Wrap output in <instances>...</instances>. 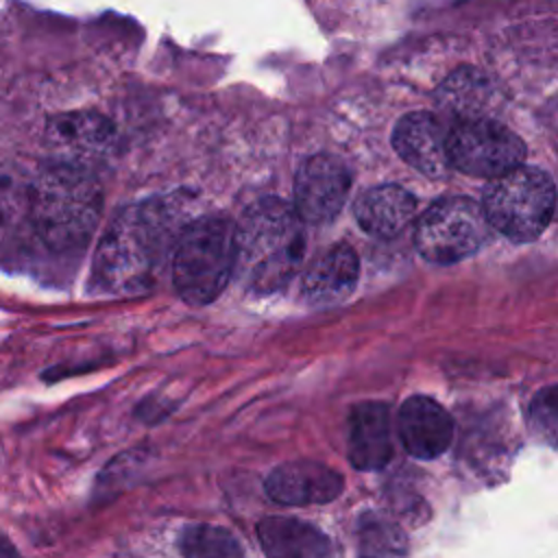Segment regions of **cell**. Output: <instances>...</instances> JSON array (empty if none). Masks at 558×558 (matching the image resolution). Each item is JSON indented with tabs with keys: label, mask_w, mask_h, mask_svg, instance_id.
I'll return each mask as SVG.
<instances>
[{
	"label": "cell",
	"mask_w": 558,
	"mask_h": 558,
	"mask_svg": "<svg viewBox=\"0 0 558 558\" xmlns=\"http://www.w3.org/2000/svg\"><path fill=\"white\" fill-rule=\"evenodd\" d=\"M177 207L166 198L144 201L124 207L102 233L96 257L94 279L109 294H140L153 288L163 262L179 240Z\"/></svg>",
	"instance_id": "1"
},
{
	"label": "cell",
	"mask_w": 558,
	"mask_h": 558,
	"mask_svg": "<svg viewBox=\"0 0 558 558\" xmlns=\"http://www.w3.org/2000/svg\"><path fill=\"white\" fill-rule=\"evenodd\" d=\"M303 253V218L281 198L253 203L235 225V275L253 292L283 288L296 275Z\"/></svg>",
	"instance_id": "2"
},
{
	"label": "cell",
	"mask_w": 558,
	"mask_h": 558,
	"mask_svg": "<svg viewBox=\"0 0 558 558\" xmlns=\"http://www.w3.org/2000/svg\"><path fill=\"white\" fill-rule=\"evenodd\" d=\"M100 209L98 181L76 163L48 166L31 185V222L54 253L85 246L94 235Z\"/></svg>",
	"instance_id": "3"
},
{
	"label": "cell",
	"mask_w": 558,
	"mask_h": 558,
	"mask_svg": "<svg viewBox=\"0 0 558 558\" xmlns=\"http://www.w3.org/2000/svg\"><path fill=\"white\" fill-rule=\"evenodd\" d=\"M235 272V227L207 216L187 225L172 253V283L190 305L211 303Z\"/></svg>",
	"instance_id": "4"
},
{
	"label": "cell",
	"mask_w": 558,
	"mask_h": 558,
	"mask_svg": "<svg viewBox=\"0 0 558 558\" xmlns=\"http://www.w3.org/2000/svg\"><path fill=\"white\" fill-rule=\"evenodd\" d=\"M484 214L490 227L514 242L538 238L556 207V187L547 172L517 166L490 179L484 192Z\"/></svg>",
	"instance_id": "5"
},
{
	"label": "cell",
	"mask_w": 558,
	"mask_h": 558,
	"mask_svg": "<svg viewBox=\"0 0 558 558\" xmlns=\"http://www.w3.org/2000/svg\"><path fill=\"white\" fill-rule=\"evenodd\" d=\"M488 240V220L484 207L464 196H451L434 203L414 231L416 251L432 264H456Z\"/></svg>",
	"instance_id": "6"
},
{
	"label": "cell",
	"mask_w": 558,
	"mask_h": 558,
	"mask_svg": "<svg viewBox=\"0 0 558 558\" xmlns=\"http://www.w3.org/2000/svg\"><path fill=\"white\" fill-rule=\"evenodd\" d=\"M449 166L473 177L495 179L525 159L523 140L490 118L458 120L447 133Z\"/></svg>",
	"instance_id": "7"
},
{
	"label": "cell",
	"mask_w": 558,
	"mask_h": 558,
	"mask_svg": "<svg viewBox=\"0 0 558 558\" xmlns=\"http://www.w3.org/2000/svg\"><path fill=\"white\" fill-rule=\"evenodd\" d=\"M349 187L351 174L338 157L314 155L296 172L294 207L305 222H327L342 209Z\"/></svg>",
	"instance_id": "8"
},
{
	"label": "cell",
	"mask_w": 558,
	"mask_h": 558,
	"mask_svg": "<svg viewBox=\"0 0 558 558\" xmlns=\"http://www.w3.org/2000/svg\"><path fill=\"white\" fill-rule=\"evenodd\" d=\"M266 493L286 506L325 504L342 493V477L320 462L296 460L277 466L266 477Z\"/></svg>",
	"instance_id": "9"
},
{
	"label": "cell",
	"mask_w": 558,
	"mask_h": 558,
	"mask_svg": "<svg viewBox=\"0 0 558 558\" xmlns=\"http://www.w3.org/2000/svg\"><path fill=\"white\" fill-rule=\"evenodd\" d=\"M399 436L405 451L421 460L438 458L453 438L449 412L429 397H410L399 410Z\"/></svg>",
	"instance_id": "10"
},
{
	"label": "cell",
	"mask_w": 558,
	"mask_h": 558,
	"mask_svg": "<svg viewBox=\"0 0 558 558\" xmlns=\"http://www.w3.org/2000/svg\"><path fill=\"white\" fill-rule=\"evenodd\" d=\"M397 155L423 174L438 177L447 170V135L438 118L429 111L405 113L392 131Z\"/></svg>",
	"instance_id": "11"
},
{
	"label": "cell",
	"mask_w": 558,
	"mask_h": 558,
	"mask_svg": "<svg viewBox=\"0 0 558 558\" xmlns=\"http://www.w3.org/2000/svg\"><path fill=\"white\" fill-rule=\"evenodd\" d=\"M392 458L390 412L384 403H360L349 421V460L355 469L377 471Z\"/></svg>",
	"instance_id": "12"
},
{
	"label": "cell",
	"mask_w": 558,
	"mask_h": 558,
	"mask_svg": "<svg viewBox=\"0 0 558 558\" xmlns=\"http://www.w3.org/2000/svg\"><path fill=\"white\" fill-rule=\"evenodd\" d=\"M353 214L366 233L395 238L412 222L416 214V198L401 185H377L357 196Z\"/></svg>",
	"instance_id": "13"
},
{
	"label": "cell",
	"mask_w": 558,
	"mask_h": 558,
	"mask_svg": "<svg viewBox=\"0 0 558 558\" xmlns=\"http://www.w3.org/2000/svg\"><path fill=\"white\" fill-rule=\"evenodd\" d=\"M357 277L360 262L355 251L347 244H338L307 268L301 290L312 305H333L353 292Z\"/></svg>",
	"instance_id": "14"
},
{
	"label": "cell",
	"mask_w": 558,
	"mask_h": 558,
	"mask_svg": "<svg viewBox=\"0 0 558 558\" xmlns=\"http://www.w3.org/2000/svg\"><path fill=\"white\" fill-rule=\"evenodd\" d=\"M113 126L107 118L94 111L63 113L50 120L46 129L48 144L68 155L94 157L113 142Z\"/></svg>",
	"instance_id": "15"
},
{
	"label": "cell",
	"mask_w": 558,
	"mask_h": 558,
	"mask_svg": "<svg viewBox=\"0 0 558 558\" xmlns=\"http://www.w3.org/2000/svg\"><path fill=\"white\" fill-rule=\"evenodd\" d=\"M436 100L458 120L488 118L497 102V89L477 68H458L440 83Z\"/></svg>",
	"instance_id": "16"
},
{
	"label": "cell",
	"mask_w": 558,
	"mask_h": 558,
	"mask_svg": "<svg viewBox=\"0 0 558 558\" xmlns=\"http://www.w3.org/2000/svg\"><path fill=\"white\" fill-rule=\"evenodd\" d=\"M257 534L264 551L277 558H316L331 551L327 536L299 519L266 517L259 521Z\"/></svg>",
	"instance_id": "17"
},
{
	"label": "cell",
	"mask_w": 558,
	"mask_h": 558,
	"mask_svg": "<svg viewBox=\"0 0 558 558\" xmlns=\"http://www.w3.org/2000/svg\"><path fill=\"white\" fill-rule=\"evenodd\" d=\"M181 551L185 556H240L242 549L238 541L222 527L196 525L183 532Z\"/></svg>",
	"instance_id": "18"
},
{
	"label": "cell",
	"mask_w": 558,
	"mask_h": 558,
	"mask_svg": "<svg viewBox=\"0 0 558 558\" xmlns=\"http://www.w3.org/2000/svg\"><path fill=\"white\" fill-rule=\"evenodd\" d=\"M362 554H403L405 541L397 525L381 517H366L360 525Z\"/></svg>",
	"instance_id": "19"
},
{
	"label": "cell",
	"mask_w": 558,
	"mask_h": 558,
	"mask_svg": "<svg viewBox=\"0 0 558 558\" xmlns=\"http://www.w3.org/2000/svg\"><path fill=\"white\" fill-rule=\"evenodd\" d=\"M530 425L543 442L558 447V384L534 395L530 405Z\"/></svg>",
	"instance_id": "20"
}]
</instances>
